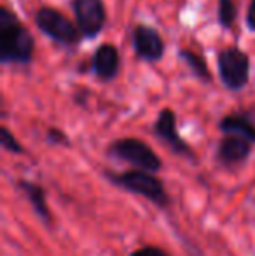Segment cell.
I'll return each mask as SVG.
<instances>
[{
  "mask_svg": "<svg viewBox=\"0 0 255 256\" xmlns=\"http://www.w3.org/2000/svg\"><path fill=\"white\" fill-rule=\"evenodd\" d=\"M35 38L9 7H0V61L4 64H30Z\"/></svg>",
  "mask_w": 255,
  "mask_h": 256,
  "instance_id": "6da1fadb",
  "label": "cell"
},
{
  "mask_svg": "<svg viewBox=\"0 0 255 256\" xmlns=\"http://www.w3.org/2000/svg\"><path fill=\"white\" fill-rule=\"evenodd\" d=\"M103 174L117 188L143 197V199L149 200L150 204L157 206V208L166 209L170 206V196L166 192V186H164L163 180L159 176H156V172L133 168L123 172L105 171Z\"/></svg>",
  "mask_w": 255,
  "mask_h": 256,
  "instance_id": "7a4b0ae2",
  "label": "cell"
},
{
  "mask_svg": "<svg viewBox=\"0 0 255 256\" xmlns=\"http://www.w3.org/2000/svg\"><path fill=\"white\" fill-rule=\"evenodd\" d=\"M107 155L145 171L159 172L163 169V160L159 155L154 152L152 146L138 138L114 140L107 148Z\"/></svg>",
  "mask_w": 255,
  "mask_h": 256,
  "instance_id": "3957f363",
  "label": "cell"
},
{
  "mask_svg": "<svg viewBox=\"0 0 255 256\" xmlns=\"http://www.w3.org/2000/svg\"><path fill=\"white\" fill-rule=\"evenodd\" d=\"M35 24L37 28L51 38L53 42L65 48H75L81 42L82 35L77 23L70 21L63 12L53 7H41L35 12Z\"/></svg>",
  "mask_w": 255,
  "mask_h": 256,
  "instance_id": "277c9868",
  "label": "cell"
},
{
  "mask_svg": "<svg viewBox=\"0 0 255 256\" xmlns=\"http://www.w3.org/2000/svg\"><path fill=\"white\" fill-rule=\"evenodd\" d=\"M218 77L229 91H241L250 80V58L238 46L222 49L217 56Z\"/></svg>",
  "mask_w": 255,
  "mask_h": 256,
  "instance_id": "5b68a950",
  "label": "cell"
},
{
  "mask_svg": "<svg viewBox=\"0 0 255 256\" xmlns=\"http://www.w3.org/2000/svg\"><path fill=\"white\" fill-rule=\"evenodd\" d=\"M152 134L156 136L161 143H164L175 155L187 158L192 164L197 162V157H196V154H194L192 146L178 134L177 115H175V112L171 110V108H163V110L157 114L156 122L152 124Z\"/></svg>",
  "mask_w": 255,
  "mask_h": 256,
  "instance_id": "8992f818",
  "label": "cell"
},
{
  "mask_svg": "<svg viewBox=\"0 0 255 256\" xmlns=\"http://www.w3.org/2000/svg\"><path fill=\"white\" fill-rule=\"evenodd\" d=\"M75 23L82 38H96L107 23V10L103 0H72Z\"/></svg>",
  "mask_w": 255,
  "mask_h": 256,
  "instance_id": "52a82bcc",
  "label": "cell"
},
{
  "mask_svg": "<svg viewBox=\"0 0 255 256\" xmlns=\"http://www.w3.org/2000/svg\"><path fill=\"white\" fill-rule=\"evenodd\" d=\"M131 44L136 56L143 61H159L164 56V40L159 32L149 24H136L131 34Z\"/></svg>",
  "mask_w": 255,
  "mask_h": 256,
  "instance_id": "ba28073f",
  "label": "cell"
},
{
  "mask_svg": "<svg viewBox=\"0 0 255 256\" xmlns=\"http://www.w3.org/2000/svg\"><path fill=\"white\" fill-rule=\"evenodd\" d=\"M121 68V56L119 51L114 44H105L98 46L93 52L91 58V72L95 74V77L102 82H110L117 77Z\"/></svg>",
  "mask_w": 255,
  "mask_h": 256,
  "instance_id": "9c48e42d",
  "label": "cell"
},
{
  "mask_svg": "<svg viewBox=\"0 0 255 256\" xmlns=\"http://www.w3.org/2000/svg\"><path fill=\"white\" fill-rule=\"evenodd\" d=\"M253 143L236 134H224L217 146V160L225 168L243 164L252 154Z\"/></svg>",
  "mask_w": 255,
  "mask_h": 256,
  "instance_id": "30bf717a",
  "label": "cell"
},
{
  "mask_svg": "<svg viewBox=\"0 0 255 256\" xmlns=\"http://www.w3.org/2000/svg\"><path fill=\"white\" fill-rule=\"evenodd\" d=\"M16 186L25 194V197H27L28 202L32 204V209H34L35 214L39 216V220L44 222L46 225H51L53 214H51V209H49L48 194H46L44 186H41L39 183L30 182V180H18Z\"/></svg>",
  "mask_w": 255,
  "mask_h": 256,
  "instance_id": "8fae6325",
  "label": "cell"
},
{
  "mask_svg": "<svg viewBox=\"0 0 255 256\" xmlns=\"http://www.w3.org/2000/svg\"><path fill=\"white\" fill-rule=\"evenodd\" d=\"M218 129L224 134H236L255 145V120L246 112H234L220 118Z\"/></svg>",
  "mask_w": 255,
  "mask_h": 256,
  "instance_id": "7c38bea8",
  "label": "cell"
},
{
  "mask_svg": "<svg viewBox=\"0 0 255 256\" xmlns=\"http://www.w3.org/2000/svg\"><path fill=\"white\" fill-rule=\"evenodd\" d=\"M178 56H180V60L187 64L189 70L192 72V75L197 78V80H201L203 84H211L210 68H208V63L203 58V54L191 51V49H182V51H178Z\"/></svg>",
  "mask_w": 255,
  "mask_h": 256,
  "instance_id": "4fadbf2b",
  "label": "cell"
},
{
  "mask_svg": "<svg viewBox=\"0 0 255 256\" xmlns=\"http://www.w3.org/2000/svg\"><path fill=\"white\" fill-rule=\"evenodd\" d=\"M217 16H218L220 26L231 30L236 23V18H238V6H236V0H218Z\"/></svg>",
  "mask_w": 255,
  "mask_h": 256,
  "instance_id": "5bb4252c",
  "label": "cell"
},
{
  "mask_svg": "<svg viewBox=\"0 0 255 256\" xmlns=\"http://www.w3.org/2000/svg\"><path fill=\"white\" fill-rule=\"evenodd\" d=\"M0 143H2V148L6 150V152L16 154V155H23L25 154L23 145L18 142V138L6 128V126H2V128H0Z\"/></svg>",
  "mask_w": 255,
  "mask_h": 256,
  "instance_id": "9a60e30c",
  "label": "cell"
},
{
  "mask_svg": "<svg viewBox=\"0 0 255 256\" xmlns=\"http://www.w3.org/2000/svg\"><path fill=\"white\" fill-rule=\"evenodd\" d=\"M46 142H48L49 145H56V146H70L72 145L70 138H68L62 129H58V128H49L48 131H46Z\"/></svg>",
  "mask_w": 255,
  "mask_h": 256,
  "instance_id": "2e32d148",
  "label": "cell"
},
{
  "mask_svg": "<svg viewBox=\"0 0 255 256\" xmlns=\"http://www.w3.org/2000/svg\"><path fill=\"white\" fill-rule=\"evenodd\" d=\"M129 256H170L163 248L154 246V244H147V246H142L138 250L131 251Z\"/></svg>",
  "mask_w": 255,
  "mask_h": 256,
  "instance_id": "e0dca14e",
  "label": "cell"
},
{
  "mask_svg": "<svg viewBox=\"0 0 255 256\" xmlns=\"http://www.w3.org/2000/svg\"><path fill=\"white\" fill-rule=\"evenodd\" d=\"M246 26L250 32H255V0H250L248 10H246Z\"/></svg>",
  "mask_w": 255,
  "mask_h": 256,
  "instance_id": "ac0fdd59",
  "label": "cell"
},
{
  "mask_svg": "<svg viewBox=\"0 0 255 256\" xmlns=\"http://www.w3.org/2000/svg\"><path fill=\"white\" fill-rule=\"evenodd\" d=\"M88 94H89V91H86V89H77V91L72 94V100L77 104H81V106H84L86 102H88Z\"/></svg>",
  "mask_w": 255,
  "mask_h": 256,
  "instance_id": "d6986e66",
  "label": "cell"
}]
</instances>
